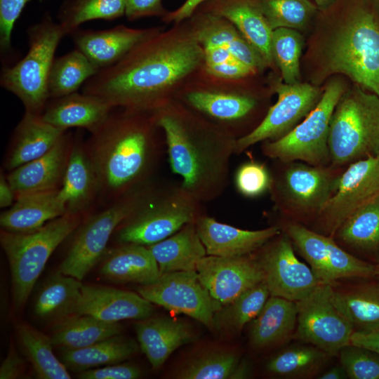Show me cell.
<instances>
[{
  "mask_svg": "<svg viewBox=\"0 0 379 379\" xmlns=\"http://www.w3.org/2000/svg\"><path fill=\"white\" fill-rule=\"evenodd\" d=\"M204 62L203 48L186 19L100 69L83 85L82 92L114 108L153 112L175 99L179 85Z\"/></svg>",
  "mask_w": 379,
  "mask_h": 379,
  "instance_id": "obj_1",
  "label": "cell"
},
{
  "mask_svg": "<svg viewBox=\"0 0 379 379\" xmlns=\"http://www.w3.org/2000/svg\"><path fill=\"white\" fill-rule=\"evenodd\" d=\"M309 30L300 62L307 82L320 87L343 75L379 96V18L371 0H333Z\"/></svg>",
  "mask_w": 379,
  "mask_h": 379,
  "instance_id": "obj_2",
  "label": "cell"
},
{
  "mask_svg": "<svg viewBox=\"0 0 379 379\" xmlns=\"http://www.w3.org/2000/svg\"><path fill=\"white\" fill-rule=\"evenodd\" d=\"M165 140L168 163L182 187L201 202L224 192L236 140L177 99L152 112Z\"/></svg>",
  "mask_w": 379,
  "mask_h": 379,
  "instance_id": "obj_3",
  "label": "cell"
},
{
  "mask_svg": "<svg viewBox=\"0 0 379 379\" xmlns=\"http://www.w3.org/2000/svg\"><path fill=\"white\" fill-rule=\"evenodd\" d=\"M117 108L86 147L98 192L114 199L151 182L165 143L152 112Z\"/></svg>",
  "mask_w": 379,
  "mask_h": 379,
  "instance_id": "obj_4",
  "label": "cell"
},
{
  "mask_svg": "<svg viewBox=\"0 0 379 379\" xmlns=\"http://www.w3.org/2000/svg\"><path fill=\"white\" fill-rule=\"evenodd\" d=\"M204 213L202 202L181 184L157 187L150 183L137 208L118 227L117 239L121 244L149 246L195 222Z\"/></svg>",
  "mask_w": 379,
  "mask_h": 379,
  "instance_id": "obj_5",
  "label": "cell"
},
{
  "mask_svg": "<svg viewBox=\"0 0 379 379\" xmlns=\"http://www.w3.org/2000/svg\"><path fill=\"white\" fill-rule=\"evenodd\" d=\"M331 165L344 168L379 152V96L354 84L336 104L330 122Z\"/></svg>",
  "mask_w": 379,
  "mask_h": 379,
  "instance_id": "obj_6",
  "label": "cell"
},
{
  "mask_svg": "<svg viewBox=\"0 0 379 379\" xmlns=\"http://www.w3.org/2000/svg\"><path fill=\"white\" fill-rule=\"evenodd\" d=\"M274 161L269 192L275 209L291 221L314 222L335 192L345 168Z\"/></svg>",
  "mask_w": 379,
  "mask_h": 379,
  "instance_id": "obj_7",
  "label": "cell"
},
{
  "mask_svg": "<svg viewBox=\"0 0 379 379\" xmlns=\"http://www.w3.org/2000/svg\"><path fill=\"white\" fill-rule=\"evenodd\" d=\"M28 51L14 65L4 66L1 86L14 94L25 111L41 115L48 101V81L54 55L61 39L67 36L48 11L27 29Z\"/></svg>",
  "mask_w": 379,
  "mask_h": 379,
  "instance_id": "obj_8",
  "label": "cell"
},
{
  "mask_svg": "<svg viewBox=\"0 0 379 379\" xmlns=\"http://www.w3.org/2000/svg\"><path fill=\"white\" fill-rule=\"evenodd\" d=\"M81 215L65 213L27 232L1 230L0 242L11 272L14 305L27 302L55 249L79 227Z\"/></svg>",
  "mask_w": 379,
  "mask_h": 379,
  "instance_id": "obj_9",
  "label": "cell"
},
{
  "mask_svg": "<svg viewBox=\"0 0 379 379\" xmlns=\"http://www.w3.org/2000/svg\"><path fill=\"white\" fill-rule=\"evenodd\" d=\"M338 76L326 81L317 105L292 131L279 139L262 142L261 149L265 156L284 162L331 165L328 145L331 119L347 88L345 82Z\"/></svg>",
  "mask_w": 379,
  "mask_h": 379,
  "instance_id": "obj_10",
  "label": "cell"
},
{
  "mask_svg": "<svg viewBox=\"0 0 379 379\" xmlns=\"http://www.w3.org/2000/svg\"><path fill=\"white\" fill-rule=\"evenodd\" d=\"M295 303L298 314L293 338L331 357L350 343L353 326L334 286L319 284Z\"/></svg>",
  "mask_w": 379,
  "mask_h": 379,
  "instance_id": "obj_11",
  "label": "cell"
},
{
  "mask_svg": "<svg viewBox=\"0 0 379 379\" xmlns=\"http://www.w3.org/2000/svg\"><path fill=\"white\" fill-rule=\"evenodd\" d=\"M148 185L115 199L88 218L77 232L59 270L81 281L104 254L114 231L137 208Z\"/></svg>",
  "mask_w": 379,
  "mask_h": 379,
  "instance_id": "obj_12",
  "label": "cell"
},
{
  "mask_svg": "<svg viewBox=\"0 0 379 379\" xmlns=\"http://www.w3.org/2000/svg\"><path fill=\"white\" fill-rule=\"evenodd\" d=\"M379 197V159L370 157L344 169L337 189L313 222L314 231L333 237L354 212Z\"/></svg>",
  "mask_w": 379,
  "mask_h": 379,
  "instance_id": "obj_13",
  "label": "cell"
},
{
  "mask_svg": "<svg viewBox=\"0 0 379 379\" xmlns=\"http://www.w3.org/2000/svg\"><path fill=\"white\" fill-rule=\"evenodd\" d=\"M137 291L152 304L187 315L211 330L217 326L216 314L222 306L201 284L197 271L161 274L152 284L140 285Z\"/></svg>",
  "mask_w": 379,
  "mask_h": 379,
  "instance_id": "obj_14",
  "label": "cell"
},
{
  "mask_svg": "<svg viewBox=\"0 0 379 379\" xmlns=\"http://www.w3.org/2000/svg\"><path fill=\"white\" fill-rule=\"evenodd\" d=\"M273 87L277 94L276 103L252 131L236 140L234 154L258 142L275 140L288 133L315 107L324 91L307 81L288 84L278 81Z\"/></svg>",
  "mask_w": 379,
  "mask_h": 379,
  "instance_id": "obj_15",
  "label": "cell"
},
{
  "mask_svg": "<svg viewBox=\"0 0 379 379\" xmlns=\"http://www.w3.org/2000/svg\"><path fill=\"white\" fill-rule=\"evenodd\" d=\"M257 251L270 295L297 302L321 284L311 268L296 257L286 233L281 232Z\"/></svg>",
  "mask_w": 379,
  "mask_h": 379,
  "instance_id": "obj_16",
  "label": "cell"
},
{
  "mask_svg": "<svg viewBox=\"0 0 379 379\" xmlns=\"http://www.w3.org/2000/svg\"><path fill=\"white\" fill-rule=\"evenodd\" d=\"M175 99L235 139L253 130L249 124L252 125L260 106L252 95L215 88L187 90Z\"/></svg>",
  "mask_w": 379,
  "mask_h": 379,
  "instance_id": "obj_17",
  "label": "cell"
},
{
  "mask_svg": "<svg viewBox=\"0 0 379 379\" xmlns=\"http://www.w3.org/2000/svg\"><path fill=\"white\" fill-rule=\"evenodd\" d=\"M196 271L201 284L222 306L264 280L253 253L237 258L206 255L198 262Z\"/></svg>",
  "mask_w": 379,
  "mask_h": 379,
  "instance_id": "obj_18",
  "label": "cell"
},
{
  "mask_svg": "<svg viewBox=\"0 0 379 379\" xmlns=\"http://www.w3.org/2000/svg\"><path fill=\"white\" fill-rule=\"evenodd\" d=\"M162 29L160 27L138 29L119 25L101 30L78 28L69 36L75 48L100 70L114 65L135 46Z\"/></svg>",
  "mask_w": 379,
  "mask_h": 379,
  "instance_id": "obj_19",
  "label": "cell"
},
{
  "mask_svg": "<svg viewBox=\"0 0 379 379\" xmlns=\"http://www.w3.org/2000/svg\"><path fill=\"white\" fill-rule=\"evenodd\" d=\"M194 223L207 255L225 258L252 254L281 232L279 225L259 230H242L220 222L206 213Z\"/></svg>",
  "mask_w": 379,
  "mask_h": 379,
  "instance_id": "obj_20",
  "label": "cell"
},
{
  "mask_svg": "<svg viewBox=\"0 0 379 379\" xmlns=\"http://www.w3.org/2000/svg\"><path fill=\"white\" fill-rule=\"evenodd\" d=\"M152 302L140 294L112 287L84 285L74 314L94 317L107 322L143 319L154 312Z\"/></svg>",
  "mask_w": 379,
  "mask_h": 379,
  "instance_id": "obj_21",
  "label": "cell"
},
{
  "mask_svg": "<svg viewBox=\"0 0 379 379\" xmlns=\"http://www.w3.org/2000/svg\"><path fill=\"white\" fill-rule=\"evenodd\" d=\"M197 9L229 20L259 53L267 67H273L271 51L273 29L258 0H208Z\"/></svg>",
  "mask_w": 379,
  "mask_h": 379,
  "instance_id": "obj_22",
  "label": "cell"
},
{
  "mask_svg": "<svg viewBox=\"0 0 379 379\" xmlns=\"http://www.w3.org/2000/svg\"><path fill=\"white\" fill-rule=\"evenodd\" d=\"M72 146L70 138L65 134L47 153L11 171L7 180L15 197L60 188Z\"/></svg>",
  "mask_w": 379,
  "mask_h": 379,
  "instance_id": "obj_23",
  "label": "cell"
},
{
  "mask_svg": "<svg viewBox=\"0 0 379 379\" xmlns=\"http://www.w3.org/2000/svg\"><path fill=\"white\" fill-rule=\"evenodd\" d=\"M187 20L202 47L218 46L225 48L255 72L267 67L259 53L227 19L197 9Z\"/></svg>",
  "mask_w": 379,
  "mask_h": 379,
  "instance_id": "obj_24",
  "label": "cell"
},
{
  "mask_svg": "<svg viewBox=\"0 0 379 379\" xmlns=\"http://www.w3.org/2000/svg\"><path fill=\"white\" fill-rule=\"evenodd\" d=\"M114 109L99 97L75 92L49 99L41 117L46 122L64 131L78 127L92 133L102 124Z\"/></svg>",
  "mask_w": 379,
  "mask_h": 379,
  "instance_id": "obj_25",
  "label": "cell"
},
{
  "mask_svg": "<svg viewBox=\"0 0 379 379\" xmlns=\"http://www.w3.org/2000/svg\"><path fill=\"white\" fill-rule=\"evenodd\" d=\"M135 332L139 347L154 369L160 368L175 350L194 338L187 323L166 317L140 319Z\"/></svg>",
  "mask_w": 379,
  "mask_h": 379,
  "instance_id": "obj_26",
  "label": "cell"
},
{
  "mask_svg": "<svg viewBox=\"0 0 379 379\" xmlns=\"http://www.w3.org/2000/svg\"><path fill=\"white\" fill-rule=\"evenodd\" d=\"M65 213L66 204L58 188L16 197L12 206L1 214L0 225L5 230L27 232Z\"/></svg>",
  "mask_w": 379,
  "mask_h": 379,
  "instance_id": "obj_27",
  "label": "cell"
},
{
  "mask_svg": "<svg viewBox=\"0 0 379 379\" xmlns=\"http://www.w3.org/2000/svg\"><path fill=\"white\" fill-rule=\"evenodd\" d=\"M65 131L46 122L41 115L25 111L14 131L11 149L6 161L10 171L37 159L51 149Z\"/></svg>",
  "mask_w": 379,
  "mask_h": 379,
  "instance_id": "obj_28",
  "label": "cell"
},
{
  "mask_svg": "<svg viewBox=\"0 0 379 379\" xmlns=\"http://www.w3.org/2000/svg\"><path fill=\"white\" fill-rule=\"evenodd\" d=\"M295 302L270 295L251 321L250 343L255 349L280 345L293 337L297 324Z\"/></svg>",
  "mask_w": 379,
  "mask_h": 379,
  "instance_id": "obj_29",
  "label": "cell"
},
{
  "mask_svg": "<svg viewBox=\"0 0 379 379\" xmlns=\"http://www.w3.org/2000/svg\"><path fill=\"white\" fill-rule=\"evenodd\" d=\"M100 273L114 282L140 285L152 284L161 276L148 246L136 244H122L114 249L103 262Z\"/></svg>",
  "mask_w": 379,
  "mask_h": 379,
  "instance_id": "obj_30",
  "label": "cell"
},
{
  "mask_svg": "<svg viewBox=\"0 0 379 379\" xmlns=\"http://www.w3.org/2000/svg\"><path fill=\"white\" fill-rule=\"evenodd\" d=\"M148 248L159 265L161 275L196 271L199 260L207 255L194 222L185 225L175 234Z\"/></svg>",
  "mask_w": 379,
  "mask_h": 379,
  "instance_id": "obj_31",
  "label": "cell"
},
{
  "mask_svg": "<svg viewBox=\"0 0 379 379\" xmlns=\"http://www.w3.org/2000/svg\"><path fill=\"white\" fill-rule=\"evenodd\" d=\"M60 192L67 213L81 215L98 192L97 177L86 147L72 145Z\"/></svg>",
  "mask_w": 379,
  "mask_h": 379,
  "instance_id": "obj_32",
  "label": "cell"
},
{
  "mask_svg": "<svg viewBox=\"0 0 379 379\" xmlns=\"http://www.w3.org/2000/svg\"><path fill=\"white\" fill-rule=\"evenodd\" d=\"M81 286L80 280L59 270L39 291L34 307L36 315L46 320H62L74 314Z\"/></svg>",
  "mask_w": 379,
  "mask_h": 379,
  "instance_id": "obj_33",
  "label": "cell"
},
{
  "mask_svg": "<svg viewBox=\"0 0 379 379\" xmlns=\"http://www.w3.org/2000/svg\"><path fill=\"white\" fill-rule=\"evenodd\" d=\"M138 345L130 338L116 335L91 345L79 349H65L62 359L74 371L118 364L136 353Z\"/></svg>",
  "mask_w": 379,
  "mask_h": 379,
  "instance_id": "obj_34",
  "label": "cell"
},
{
  "mask_svg": "<svg viewBox=\"0 0 379 379\" xmlns=\"http://www.w3.org/2000/svg\"><path fill=\"white\" fill-rule=\"evenodd\" d=\"M118 322H107L90 315L72 314L55 327L51 337L54 345L65 349H79L119 335Z\"/></svg>",
  "mask_w": 379,
  "mask_h": 379,
  "instance_id": "obj_35",
  "label": "cell"
},
{
  "mask_svg": "<svg viewBox=\"0 0 379 379\" xmlns=\"http://www.w3.org/2000/svg\"><path fill=\"white\" fill-rule=\"evenodd\" d=\"M310 266L321 284L334 286L331 270L328 236L306 227L302 223L288 220L280 227Z\"/></svg>",
  "mask_w": 379,
  "mask_h": 379,
  "instance_id": "obj_36",
  "label": "cell"
},
{
  "mask_svg": "<svg viewBox=\"0 0 379 379\" xmlns=\"http://www.w3.org/2000/svg\"><path fill=\"white\" fill-rule=\"evenodd\" d=\"M354 332L379 330V281L335 289Z\"/></svg>",
  "mask_w": 379,
  "mask_h": 379,
  "instance_id": "obj_37",
  "label": "cell"
},
{
  "mask_svg": "<svg viewBox=\"0 0 379 379\" xmlns=\"http://www.w3.org/2000/svg\"><path fill=\"white\" fill-rule=\"evenodd\" d=\"M333 237L356 251L379 252V197L351 215Z\"/></svg>",
  "mask_w": 379,
  "mask_h": 379,
  "instance_id": "obj_38",
  "label": "cell"
},
{
  "mask_svg": "<svg viewBox=\"0 0 379 379\" xmlns=\"http://www.w3.org/2000/svg\"><path fill=\"white\" fill-rule=\"evenodd\" d=\"M99 71V69L76 48L55 58L48 81L49 99L77 92L81 85Z\"/></svg>",
  "mask_w": 379,
  "mask_h": 379,
  "instance_id": "obj_39",
  "label": "cell"
},
{
  "mask_svg": "<svg viewBox=\"0 0 379 379\" xmlns=\"http://www.w3.org/2000/svg\"><path fill=\"white\" fill-rule=\"evenodd\" d=\"M16 331L22 350L39 378H71L65 364L53 353L51 337L27 324H18Z\"/></svg>",
  "mask_w": 379,
  "mask_h": 379,
  "instance_id": "obj_40",
  "label": "cell"
},
{
  "mask_svg": "<svg viewBox=\"0 0 379 379\" xmlns=\"http://www.w3.org/2000/svg\"><path fill=\"white\" fill-rule=\"evenodd\" d=\"M331 357L311 345L293 346L272 357L266 364V370L286 378H310L316 375Z\"/></svg>",
  "mask_w": 379,
  "mask_h": 379,
  "instance_id": "obj_41",
  "label": "cell"
},
{
  "mask_svg": "<svg viewBox=\"0 0 379 379\" xmlns=\"http://www.w3.org/2000/svg\"><path fill=\"white\" fill-rule=\"evenodd\" d=\"M125 0H64L57 18L66 35H70L84 22L125 15Z\"/></svg>",
  "mask_w": 379,
  "mask_h": 379,
  "instance_id": "obj_42",
  "label": "cell"
},
{
  "mask_svg": "<svg viewBox=\"0 0 379 379\" xmlns=\"http://www.w3.org/2000/svg\"><path fill=\"white\" fill-rule=\"evenodd\" d=\"M305 40L301 32L286 27L273 30L271 41L272 55L284 83L300 81V62Z\"/></svg>",
  "mask_w": 379,
  "mask_h": 379,
  "instance_id": "obj_43",
  "label": "cell"
},
{
  "mask_svg": "<svg viewBox=\"0 0 379 379\" xmlns=\"http://www.w3.org/2000/svg\"><path fill=\"white\" fill-rule=\"evenodd\" d=\"M274 30L286 27L300 32L309 30L319 8L310 0H258Z\"/></svg>",
  "mask_w": 379,
  "mask_h": 379,
  "instance_id": "obj_44",
  "label": "cell"
},
{
  "mask_svg": "<svg viewBox=\"0 0 379 379\" xmlns=\"http://www.w3.org/2000/svg\"><path fill=\"white\" fill-rule=\"evenodd\" d=\"M270 296L264 281L255 284L234 301L222 307L216 314L217 326L240 331L258 315Z\"/></svg>",
  "mask_w": 379,
  "mask_h": 379,
  "instance_id": "obj_45",
  "label": "cell"
},
{
  "mask_svg": "<svg viewBox=\"0 0 379 379\" xmlns=\"http://www.w3.org/2000/svg\"><path fill=\"white\" fill-rule=\"evenodd\" d=\"M239 363L237 356L230 352H214L188 363L177 375L181 379L230 378Z\"/></svg>",
  "mask_w": 379,
  "mask_h": 379,
  "instance_id": "obj_46",
  "label": "cell"
},
{
  "mask_svg": "<svg viewBox=\"0 0 379 379\" xmlns=\"http://www.w3.org/2000/svg\"><path fill=\"white\" fill-rule=\"evenodd\" d=\"M340 363L350 379H379V354L348 344L338 352Z\"/></svg>",
  "mask_w": 379,
  "mask_h": 379,
  "instance_id": "obj_47",
  "label": "cell"
},
{
  "mask_svg": "<svg viewBox=\"0 0 379 379\" xmlns=\"http://www.w3.org/2000/svg\"><path fill=\"white\" fill-rule=\"evenodd\" d=\"M234 182L239 194L247 198H255L270 191L271 171L260 161H246L236 169Z\"/></svg>",
  "mask_w": 379,
  "mask_h": 379,
  "instance_id": "obj_48",
  "label": "cell"
},
{
  "mask_svg": "<svg viewBox=\"0 0 379 379\" xmlns=\"http://www.w3.org/2000/svg\"><path fill=\"white\" fill-rule=\"evenodd\" d=\"M32 0H0V49L1 54L11 48V36L15 24Z\"/></svg>",
  "mask_w": 379,
  "mask_h": 379,
  "instance_id": "obj_49",
  "label": "cell"
},
{
  "mask_svg": "<svg viewBox=\"0 0 379 379\" xmlns=\"http://www.w3.org/2000/svg\"><path fill=\"white\" fill-rule=\"evenodd\" d=\"M141 375L140 369L130 364H111L102 368L81 371V379H136Z\"/></svg>",
  "mask_w": 379,
  "mask_h": 379,
  "instance_id": "obj_50",
  "label": "cell"
},
{
  "mask_svg": "<svg viewBox=\"0 0 379 379\" xmlns=\"http://www.w3.org/2000/svg\"><path fill=\"white\" fill-rule=\"evenodd\" d=\"M125 15L130 21L146 17L164 18L168 11L162 0H125Z\"/></svg>",
  "mask_w": 379,
  "mask_h": 379,
  "instance_id": "obj_51",
  "label": "cell"
},
{
  "mask_svg": "<svg viewBox=\"0 0 379 379\" xmlns=\"http://www.w3.org/2000/svg\"><path fill=\"white\" fill-rule=\"evenodd\" d=\"M204 67L211 76L225 79H238L255 73L252 68L236 59Z\"/></svg>",
  "mask_w": 379,
  "mask_h": 379,
  "instance_id": "obj_52",
  "label": "cell"
},
{
  "mask_svg": "<svg viewBox=\"0 0 379 379\" xmlns=\"http://www.w3.org/2000/svg\"><path fill=\"white\" fill-rule=\"evenodd\" d=\"M25 366L23 359L19 355L15 347H11L6 357L1 365L0 378H18L24 372Z\"/></svg>",
  "mask_w": 379,
  "mask_h": 379,
  "instance_id": "obj_53",
  "label": "cell"
},
{
  "mask_svg": "<svg viewBox=\"0 0 379 379\" xmlns=\"http://www.w3.org/2000/svg\"><path fill=\"white\" fill-rule=\"evenodd\" d=\"M208 0H185V1L177 9L168 11L161 18L165 23H179L189 18L195 11L205 1Z\"/></svg>",
  "mask_w": 379,
  "mask_h": 379,
  "instance_id": "obj_54",
  "label": "cell"
},
{
  "mask_svg": "<svg viewBox=\"0 0 379 379\" xmlns=\"http://www.w3.org/2000/svg\"><path fill=\"white\" fill-rule=\"evenodd\" d=\"M205 65H217L236 59L226 48L218 46L202 47ZM237 60V59H236Z\"/></svg>",
  "mask_w": 379,
  "mask_h": 379,
  "instance_id": "obj_55",
  "label": "cell"
},
{
  "mask_svg": "<svg viewBox=\"0 0 379 379\" xmlns=\"http://www.w3.org/2000/svg\"><path fill=\"white\" fill-rule=\"evenodd\" d=\"M350 344L371 350L379 354V330L369 332H353Z\"/></svg>",
  "mask_w": 379,
  "mask_h": 379,
  "instance_id": "obj_56",
  "label": "cell"
},
{
  "mask_svg": "<svg viewBox=\"0 0 379 379\" xmlns=\"http://www.w3.org/2000/svg\"><path fill=\"white\" fill-rule=\"evenodd\" d=\"M15 199V194L2 173L0 177V207L6 208L11 207L13 204V201Z\"/></svg>",
  "mask_w": 379,
  "mask_h": 379,
  "instance_id": "obj_57",
  "label": "cell"
},
{
  "mask_svg": "<svg viewBox=\"0 0 379 379\" xmlns=\"http://www.w3.org/2000/svg\"><path fill=\"white\" fill-rule=\"evenodd\" d=\"M320 379H345L347 375L341 364L333 366L321 374Z\"/></svg>",
  "mask_w": 379,
  "mask_h": 379,
  "instance_id": "obj_58",
  "label": "cell"
},
{
  "mask_svg": "<svg viewBox=\"0 0 379 379\" xmlns=\"http://www.w3.org/2000/svg\"><path fill=\"white\" fill-rule=\"evenodd\" d=\"M251 368L248 364L244 361L239 362L235 367L233 373H232L230 378L232 379H242L246 378L250 375Z\"/></svg>",
  "mask_w": 379,
  "mask_h": 379,
  "instance_id": "obj_59",
  "label": "cell"
},
{
  "mask_svg": "<svg viewBox=\"0 0 379 379\" xmlns=\"http://www.w3.org/2000/svg\"><path fill=\"white\" fill-rule=\"evenodd\" d=\"M312 1L319 8H324L331 4L333 0H310Z\"/></svg>",
  "mask_w": 379,
  "mask_h": 379,
  "instance_id": "obj_60",
  "label": "cell"
},
{
  "mask_svg": "<svg viewBox=\"0 0 379 379\" xmlns=\"http://www.w3.org/2000/svg\"><path fill=\"white\" fill-rule=\"evenodd\" d=\"M371 2L379 18V0H371Z\"/></svg>",
  "mask_w": 379,
  "mask_h": 379,
  "instance_id": "obj_61",
  "label": "cell"
},
{
  "mask_svg": "<svg viewBox=\"0 0 379 379\" xmlns=\"http://www.w3.org/2000/svg\"><path fill=\"white\" fill-rule=\"evenodd\" d=\"M375 277H376L379 281V261L378 264L375 265Z\"/></svg>",
  "mask_w": 379,
  "mask_h": 379,
  "instance_id": "obj_62",
  "label": "cell"
},
{
  "mask_svg": "<svg viewBox=\"0 0 379 379\" xmlns=\"http://www.w3.org/2000/svg\"><path fill=\"white\" fill-rule=\"evenodd\" d=\"M376 157L379 159V152H378V153Z\"/></svg>",
  "mask_w": 379,
  "mask_h": 379,
  "instance_id": "obj_63",
  "label": "cell"
}]
</instances>
